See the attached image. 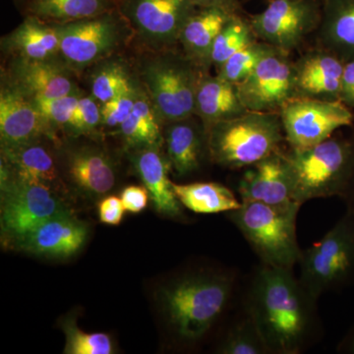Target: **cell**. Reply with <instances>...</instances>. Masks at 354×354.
I'll list each match as a JSON object with an SVG mask.
<instances>
[{
  "instance_id": "6da1fadb",
  "label": "cell",
  "mask_w": 354,
  "mask_h": 354,
  "mask_svg": "<svg viewBox=\"0 0 354 354\" xmlns=\"http://www.w3.org/2000/svg\"><path fill=\"white\" fill-rule=\"evenodd\" d=\"M315 302L290 269L264 264L251 283L247 313L270 353L295 354L311 335Z\"/></svg>"
},
{
  "instance_id": "7a4b0ae2",
  "label": "cell",
  "mask_w": 354,
  "mask_h": 354,
  "mask_svg": "<svg viewBox=\"0 0 354 354\" xmlns=\"http://www.w3.org/2000/svg\"><path fill=\"white\" fill-rule=\"evenodd\" d=\"M135 68L162 124L195 115L198 84L206 70L191 62L178 46L143 50Z\"/></svg>"
},
{
  "instance_id": "3957f363",
  "label": "cell",
  "mask_w": 354,
  "mask_h": 354,
  "mask_svg": "<svg viewBox=\"0 0 354 354\" xmlns=\"http://www.w3.org/2000/svg\"><path fill=\"white\" fill-rule=\"evenodd\" d=\"M300 205L317 198H346L354 178V134L332 136L307 149L285 153Z\"/></svg>"
},
{
  "instance_id": "277c9868",
  "label": "cell",
  "mask_w": 354,
  "mask_h": 354,
  "mask_svg": "<svg viewBox=\"0 0 354 354\" xmlns=\"http://www.w3.org/2000/svg\"><path fill=\"white\" fill-rule=\"evenodd\" d=\"M207 146L215 164L230 169L250 167L281 151L286 141L279 113L246 111L206 130Z\"/></svg>"
},
{
  "instance_id": "5b68a950",
  "label": "cell",
  "mask_w": 354,
  "mask_h": 354,
  "mask_svg": "<svg viewBox=\"0 0 354 354\" xmlns=\"http://www.w3.org/2000/svg\"><path fill=\"white\" fill-rule=\"evenodd\" d=\"M232 283L225 274H195L164 288L165 312L178 337L195 341L206 334L227 307Z\"/></svg>"
},
{
  "instance_id": "8992f818",
  "label": "cell",
  "mask_w": 354,
  "mask_h": 354,
  "mask_svg": "<svg viewBox=\"0 0 354 354\" xmlns=\"http://www.w3.org/2000/svg\"><path fill=\"white\" fill-rule=\"evenodd\" d=\"M300 207L297 203L274 206L242 202L239 209L228 212V218L241 230L263 264L291 270L301 257L297 236Z\"/></svg>"
},
{
  "instance_id": "52a82bcc",
  "label": "cell",
  "mask_w": 354,
  "mask_h": 354,
  "mask_svg": "<svg viewBox=\"0 0 354 354\" xmlns=\"http://www.w3.org/2000/svg\"><path fill=\"white\" fill-rule=\"evenodd\" d=\"M59 58L77 75L133 41L131 28L118 8L87 19L58 25Z\"/></svg>"
},
{
  "instance_id": "ba28073f",
  "label": "cell",
  "mask_w": 354,
  "mask_h": 354,
  "mask_svg": "<svg viewBox=\"0 0 354 354\" xmlns=\"http://www.w3.org/2000/svg\"><path fill=\"white\" fill-rule=\"evenodd\" d=\"M299 264L300 283L314 299L351 283L354 279V212L348 209L320 241L301 252Z\"/></svg>"
},
{
  "instance_id": "9c48e42d",
  "label": "cell",
  "mask_w": 354,
  "mask_h": 354,
  "mask_svg": "<svg viewBox=\"0 0 354 354\" xmlns=\"http://www.w3.org/2000/svg\"><path fill=\"white\" fill-rule=\"evenodd\" d=\"M70 212L53 188L16 178L1 162V232L17 243L53 216Z\"/></svg>"
},
{
  "instance_id": "30bf717a",
  "label": "cell",
  "mask_w": 354,
  "mask_h": 354,
  "mask_svg": "<svg viewBox=\"0 0 354 354\" xmlns=\"http://www.w3.org/2000/svg\"><path fill=\"white\" fill-rule=\"evenodd\" d=\"M116 6L143 50L178 46L183 28L197 8L191 0H118Z\"/></svg>"
},
{
  "instance_id": "8fae6325",
  "label": "cell",
  "mask_w": 354,
  "mask_h": 354,
  "mask_svg": "<svg viewBox=\"0 0 354 354\" xmlns=\"http://www.w3.org/2000/svg\"><path fill=\"white\" fill-rule=\"evenodd\" d=\"M322 12L318 0H270L264 11L248 19L259 41L290 53L316 34Z\"/></svg>"
},
{
  "instance_id": "7c38bea8",
  "label": "cell",
  "mask_w": 354,
  "mask_h": 354,
  "mask_svg": "<svg viewBox=\"0 0 354 354\" xmlns=\"http://www.w3.org/2000/svg\"><path fill=\"white\" fill-rule=\"evenodd\" d=\"M291 149H307L330 138L337 130L353 127V109L344 102L293 97L279 111Z\"/></svg>"
},
{
  "instance_id": "4fadbf2b",
  "label": "cell",
  "mask_w": 354,
  "mask_h": 354,
  "mask_svg": "<svg viewBox=\"0 0 354 354\" xmlns=\"http://www.w3.org/2000/svg\"><path fill=\"white\" fill-rule=\"evenodd\" d=\"M290 53L276 50L263 58L252 73L237 84L247 111L279 113L295 97V62Z\"/></svg>"
},
{
  "instance_id": "5bb4252c",
  "label": "cell",
  "mask_w": 354,
  "mask_h": 354,
  "mask_svg": "<svg viewBox=\"0 0 354 354\" xmlns=\"http://www.w3.org/2000/svg\"><path fill=\"white\" fill-rule=\"evenodd\" d=\"M77 74L59 57L46 60L6 58L1 78L32 100L53 99L80 91Z\"/></svg>"
},
{
  "instance_id": "9a60e30c",
  "label": "cell",
  "mask_w": 354,
  "mask_h": 354,
  "mask_svg": "<svg viewBox=\"0 0 354 354\" xmlns=\"http://www.w3.org/2000/svg\"><path fill=\"white\" fill-rule=\"evenodd\" d=\"M62 148L59 169L70 183L88 197H100L113 190L116 169L113 158L94 143L57 144Z\"/></svg>"
},
{
  "instance_id": "2e32d148",
  "label": "cell",
  "mask_w": 354,
  "mask_h": 354,
  "mask_svg": "<svg viewBox=\"0 0 354 354\" xmlns=\"http://www.w3.org/2000/svg\"><path fill=\"white\" fill-rule=\"evenodd\" d=\"M48 137L59 142L35 104L12 84L1 78L0 82V140L1 146H18Z\"/></svg>"
},
{
  "instance_id": "e0dca14e",
  "label": "cell",
  "mask_w": 354,
  "mask_h": 354,
  "mask_svg": "<svg viewBox=\"0 0 354 354\" xmlns=\"http://www.w3.org/2000/svg\"><path fill=\"white\" fill-rule=\"evenodd\" d=\"M246 169L239 185L241 202H259L274 206L297 203L290 167L283 151L272 153Z\"/></svg>"
},
{
  "instance_id": "ac0fdd59",
  "label": "cell",
  "mask_w": 354,
  "mask_h": 354,
  "mask_svg": "<svg viewBox=\"0 0 354 354\" xmlns=\"http://www.w3.org/2000/svg\"><path fill=\"white\" fill-rule=\"evenodd\" d=\"M344 64L320 46L306 51L295 62V97L339 101Z\"/></svg>"
},
{
  "instance_id": "d6986e66",
  "label": "cell",
  "mask_w": 354,
  "mask_h": 354,
  "mask_svg": "<svg viewBox=\"0 0 354 354\" xmlns=\"http://www.w3.org/2000/svg\"><path fill=\"white\" fill-rule=\"evenodd\" d=\"M87 227L70 212L59 214L41 223L15 244L16 248L35 255L69 257L82 248Z\"/></svg>"
},
{
  "instance_id": "ffe728a7",
  "label": "cell",
  "mask_w": 354,
  "mask_h": 354,
  "mask_svg": "<svg viewBox=\"0 0 354 354\" xmlns=\"http://www.w3.org/2000/svg\"><path fill=\"white\" fill-rule=\"evenodd\" d=\"M160 150V146L134 149L129 151L130 160L148 189L156 211L171 218H179L183 215V205L177 200L169 178L171 165Z\"/></svg>"
},
{
  "instance_id": "44dd1931",
  "label": "cell",
  "mask_w": 354,
  "mask_h": 354,
  "mask_svg": "<svg viewBox=\"0 0 354 354\" xmlns=\"http://www.w3.org/2000/svg\"><path fill=\"white\" fill-rule=\"evenodd\" d=\"M55 140L44 138L18 146H1V162L9 172L27 183L53 187L59 181L57 158L48 144Z\"/></svg>"
},
{
  "instance_id": "7402d4cb",
  "label": "cell",
  "mask_w": 354,
  "mask_h": 354,
  "mask_svg": "<svg viewBox=\"0 0 354 354\" xmlns=\"http://www.w3.org/2000/svg\"><path fill=\"white\" fill-rule=\"evenodd\" d=\"M15 29L2 37L0 48L6 58L46 60L59 57L60 32L57 24L26 15Z\"/></svg>"
},
{
  "instance_id": "603a6c76",
  "label": "cell",
  "mask_w": 354,
  "mask_h": 354,
  "mask_svg": "<svg viewBox=\"0 0 354 354\" xmlns=\"http://www.w3.org/2000/svg\"><path fill=\"white\" fill-rule=\"evenodd\" d=\"M162 137L167 158L178 176H188L201 165L205 151L208 152L207 134L196 116L165 123Z\"/></svg>"
},
{
  "instance_id": "cb8c5ba5",
  "label": "cell",
  "mask_w": 354,
  "mask_h": 354,
  "mask_svg": "<svg viewBox=\"0 0 354 354\" xmlns=\"http://www.w3.org/2000/svg\"><path fill=\"white\" fill-rule=\"evenodd\" d=\"M235 14L218 7H197L183 28L179 48L198 67L209 71L216 37Z\"/></svg>"
},
{
  "instance_id": "d4e9b609",
  "label": "cell",
  "mask_w": 354,
  "mask_h": 354,
  "mask_svg": "<svg viewBox=\"0 0 354 354\" xmlns=\"http://www.w3.org/2000/svg\"><path fill=\"white\" fill-rule=\"evenodd\" d=\"M236 85L218 75L205 71L198 84L195 99V116L201 120L206 131L221 121L245 113Z\"/></svg>"
},
{
  "instance_id": "484cf974",
  "label": "cell",
  "mask_w": 354,
  "mask_h": 354,
  "mask_svg": "<svg viewBox=\"0 0 354 354\" xmlns=\"http://www.w3.org/2000/svg\"><path fill=\"white\" fill-rule=\"evenodd\" d=\"M317 41L344 62L354 58V0H323Z\"/></svg>"
},
{
  "instance_id": "4316f807",
  "label": "cell",
  "mask_w": 354,
  "mask_h": 354,
  "mask_svg": "<svg viewBox=\"0 0 354 354\" xmlns=\"http://www.w3.org/2000/svg\"><path fill=\"white\" fill-rule=\"evenodd\" d=\"M115 8V0H25L20 9L24 16H35L51 24L62 25Z\"/></svg>"
},
{
  "instance_id": "83f0119b",
  "label": "cell",
  "mask_w": 354,
  "mask_h": 354,
  "mask_svg": "<svg viewBox=\"0 0 354 354\" xmlns=\"http://www.w3.org/2000/svg\"><path fill=\"white\" fill-rule=\"evenodd\" d=\"M90 94L101 104L113 99L140 82L135 64L122 53L111 55L88 69Z\"/></svg>"
},
{
  "instance_id": "f1b7e54d",
  "label": "cell",
  "mask_w": 354,
  "mask_h": 354,
  "mask_svg": "<svg viewBox=\"0 0 354 354\" xmlns=\"http://www.w3.org/2000/svg\"><path fill=\"white\" fill-rule=\"evenodd\" d=\"M143 87V86H142ZM162 124L144 88L127 120L116 129L128 151L164 145Z\"/></svg>"
},
{
  "instance_id": "f546056e",
  "label": "cell",
  "mask_w": 354,
  "mask_h": 354,
  "mask_svg": "<svg viewBox=\"0 0 354 354\" xmlns=\"http://www.w3.org/2000/svg\"><path fill=\"white\" fill-rule=\"evenodd\" d=\"M174 194L183 206L198 214H216L239 209L242 202L223 184L172 183Z\"/></svg>"
},
{
  "instance_id": "4dcf8cb0",
  "label": "cell",
  "mask_w": 354,
  "mask_h": 354,
  "mask_svg": "<svg viewBox=\"0 0 354 354\" xmlns=\"http://www.w3.org/2000/svg\"><path fill=\"white\" fill-rule=\"evenodd\" d=\"M248 18L235 14L216 37L211 53L212 67L216 71L237 51L257 41Z\"/></svg>"
},
{
  "instance_id": "1f68e13d",
  "label": "cell",
  "mask_w": 354,
  "mask_h": 354,
  "mask_svg": "<svg viewBox=\"0 0 354 354\" xmlns=\"http://www.w3.org/2000/svg\"><path fill=\"white\" fill-rule=\"evenodd\" d=\"M276 50L278 48L257 39L228 58L227 62L216 70V75L237 85L252 73L263 58Z\"/></svg>"
},
{
  "instance_id": "d6a6232c",
  "label": "cell",
  "mask_w": 354,
  "mask_h": 354,
  "mask_svg": "<svg viewBox=\"0 0 354 354\" xmlns=\"http://www.w3.org/2000/svg\"><path fill=\"white\" fill-rule=\"evenodd\" d=\"M65 335L64 353L111 354L113 342L104 333H86L77 327L73 319H66L62 324Z\"/></svg>"
},
{
  "instance_id": "836d02e7",
  "label": "cell",
  "mask_w": 354,
  "mask_h": 354,
  "mask_svg": "<svg viewBox=\"0 0 354 354\" xmlns=\"http://www.w3.org/2000/svg\"><path fill=\"white\" fill-rule=\"evenodd\" d=\"M218 353L223 354H264L269 348L261 337L259 330L250 317L230 330L225 341L221 342Z\"/></svg>"
},
{
  "instance_id": "e575fe53",
  "label": "cell",
  "mask_w": 354,
  "mask_h": 354,
  "mask_svg": "<svg viewBox=\"0 0 354 354\" xmlns=\"http://www.w3.org/2000/svg\"><path fill=\"white\" fill-rule=\"evenodd\" d=\"M82 91L53 99L34 100L39 111L57 133L69 131Z\"/></svg>"
},
{
  "instance_id": "d590c367",
  "label": "cell",
  "mask_w": 354,
  "mask_h": 354,
  "mask_svg": "<svg viewBox=\"0 0 354 354\" xmlns=\"http://www.w3.org/2000/svg\"><path fill=\"white\" fill-rule=\"evenodd\" d=\"M102 104L92 95L83 94L79 99L69 133L73 137H94L102 127Z\"/></svg>"
},
{
  "instance_id": "8d00e7d4",
  "label": "cell",
  "mask_w": 354,
  "mask_h": 354,
  "mask_svg": "<svg viewBox=\"0 0 354 354\" xmlns=\"http://www.w3.org/2000/svg\"><path fill=\"white\" fill-rule=\"evenodd\" d=\"M142 84L138 83L130 90L116 95L101 106L102 127L118 129L127 120L134 108L135 102L141 92Z\"/></svg>"
},
{
  "instance_id": "74e56055",
  "label": "cell",
  "mask_w": 354,
  "mask_h": 354,
  "mask_svg": "<svg viewBox=\"0 0 354 354\" xmlns=\"http://www.w3.org/2000/svg\"><path fill=\"white\" fill-rule=\"evenodd\" d=\"M120 198L127 212L138 214L146 209L150 194L145 186L130 185L122 190Z\"/></svg>"
},
{
  "instance_id": "f35d334b",
  "label": "cell",
  "mask_w": 354,
  "mask_h": 354,
  "mask_svg": "<svg viewBox=\"0 0 354 354\" xmlns=\"http://www.w3.org/2000/svg\"><path fill=\"white\" fill-rule=\"evenodd\" d=\"M125 209L121 198L109 195L99 204L100 220L109 225H118L123 220Z\"/></svg>"
},
{
  "instance_id": "ab89813d",
  "label": "cell",
  "mask_w": 354,
  "mask_h": 354,
  "mask_svg": "<svg viewBox=\"0 0 354 354\" xmlns=\"http://www.w3.org/2000/svg\"><path fill=\"white\" fill-rule=\"evenodd\" d=\"M339 101L349 109H354V58L344 64Z\"/></svg>"
},
{
  "instance_id": "60d3db41",
  "label": "cell",
  "mask_w": 354,
  "mask_h": 354,
  "mask_svg": "<svg viewBox=\"0 0 354 354\" xmlns=\"http://www.w3.org/2000/svg\"><path fill=\"white\" fill-rule=\"evenodd\" d=\"M191 2L196 7H218L230 12H242L239 0H191Z\"/></svg>"
},
{
  "instance_id": "b9f144b4",
  "label": "cell",
  "mask_w": 354,
  "mask_h": 354,
  "mask_svg": "<svg viewBox=\"0 0 354 354\" xmlns=\"http://www.w3.org/2000/svg\"><path fill=\"white\" fill-rule=\"evenodd\" d=\"M344 200L348 203V209L354 212V178Z\"/></svg>"
},
{
  "instance_id": "7bdbcfd3",
  "label": "cell",
  "mask_w": 354,
  "mask_h": 354,
  "mask_svg": "<svg viewBox=\"0 0 354 354\" xmlns=\"http://www.w3.org/2000/svg\"><path fill=\"white\" fill-rule=\"evenodd\" d=\"M14 1H15V3L17 4V6H19L21 8V6L24 3L25 0H14Z\"/></svg>"
},
{
  "instance_id": "ee69618b",
  "label": "cell",
  "mask_w": 354,
  "mask_h": 354,
  "mask_svg": "<svg viewBox=\"0 0 354 354\" xmlns=\"http://www.w3.org/2000/svg\"><path fill=\"white\" fill-rule=\"evenodd\" d=\"M353 351L354 353V342H353Z\"/></svg>"
},
{
  "instance_id": "f6af8a7d",
  "label": "cell",
  "mask_w": 354,
  "mask_h": 354,
  "mask_svg": "<svg viewBox=\"0 0 354 354\" xmlns=\"http://www.w3.org/2000/svg\"><path fill=\"white\" fill-rule=\"evenodd\" d=\"M115 1H118V0H115Z\"/></svg>"
}]
</instances>
